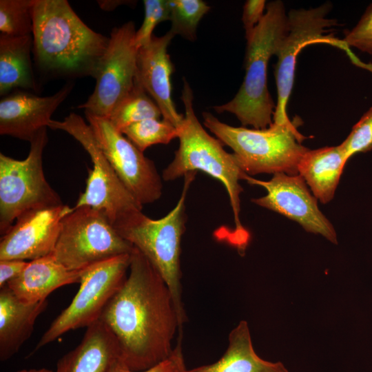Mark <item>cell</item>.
Here are the masks:
<instances>
[{
  "mask_svg": "<svg viewBox=\"0 0 372 372\" xmlns=\"http://www.w3.org/2000/svg\"><path fill=\"white\" fill-rule=\"evenodd\" d=\"M347 161L340 145L309 149L298 164V174L317 200L326 204L334 197Z\"/></svg>",
  "mask_w": 372,
  "mask_h": 372,
  "instance_id": "obj_22",
  "label": "cell"
},
{
  "mask_svg": "<svg viewBox=\"0 0 372 372\" xmlns=\"http://www.w3.org/2000/svg\"><path fill=\"white\" fill-rule=\"evenodd\" d=\"M174 37L170 30L160 37L153 35L148 43L138 48L135 81L158 106L163 119L179 128L184 115L177 112L172 98L174 68L167 52Z\"/></svg>",
  "mask_w": 372,
  "mask_h": 372,
  "instance_id": "obj_17",
  "label": "cell"
},
{
  "mask_svg": "<svg viewBox=\"0 0 372 372\" xmlns=\"http://www.w3.org/2000/svg\"><path fill=\"white\" fill-rule=\"evenodd\" d=\"M203 117L205 127L233 150L245 174H298V164L309 149L301 144L304 137L292 122L249 129L229 125L209 112H203Z\"/></svg>",
  "mask_w": 372,
  "mask_h": 372,
  "instance_id": "obj_6",
  "label": "cell"
},
{
  "mask_svg": "<svg viewBox=\"0 0 372 372\" xmlns=\"http://www.w3.org/2000/svg\"><path fill=\"white\" fill-rule=\"evenodd\" d=\"M131 254L104 260L84 270L76 294L53 320L32 353L71 330L88 327L99 320L103 309L127 276Z\"/></svg>",
  "mask_w": 372,
  "mask_h": 372,
  "instance_id": "obj_10",
  "label": "cell"
},
{
  "mask_svg": "<svg viewBox=\"0 0 372 372\" xmlns=\"http://www.w3.org/2000/svg\"><path fill=\"white\" fill-rule=\"evenodd\" d=\"M340 145L347 160L355 154L372 149V106L353 126L347 138Z\"/></svg>",
  "mask_w": 372,
  "mask_h": 372,
  "instance_id": "obj_29",
  "label": "cell"
},
{
  "mask_svg": "<svg viewBox=\"0 0 372 372\" xmlns=\"http://www.w3.org/2000/svg\"><path fill=\"white\" fill-rule=\"evenodd\" d=\"M288 31V17L282 1L267 3L264 17L246 38L245 75L235 96L214 107L218 112L234 114L245 127L265 129L272 123L276 105L267 88V67Z\"/></svg>",
  "mask_w": 372,
  "mask_h": 372,
  "instance_id": "obj_4",
  "label": "cell"
},
{
  "mask_svg": "<svg viewBox=\"0 0 372 372\" xmlns=\"http://www.w3.org/2000/svg\"><path fill=\"white\" fill-rule=\"evenodd\" d=\"M342 41L348 47H354L372 56V3L358 23L344 32Z\"/></svg>",
  "mask_w": 372,
  "mask_h": 372,
  "instance_id": "obj_30",
  "label": "cell"
},
{
  "mask_svg": "<svg viewBox=\"0 0 372 372\" xmlns=\"http://www.w3.org/2000/svg\"><path fill=\"white\" fill-rule=\"evenodd\" d=\"M266 6L265 0H248L245 3L242 21L245 30V38L251 34L264 17Z\"/></svg>",
  "mask_w": 372,
  "mask_h": 372,
  "instance_id": "obj_32",
  "label": "cell"
},
{
  "mask_svg": "<svg viewBox=\"0 0 372 372\" xmlns=\"http://www.w3.org/2000/svg\"><path fill=\"white\" fill-rule=\"evenodd\" d=\"M170 31L189 41H194L199 21L210 10L202 0H168Z\"/></svg>",
  "mask_w": 372,
  "mask_h": 372,
  "instance_id": "obj_26",
  "label": "cell"
},
{
  "mask_svg": "<svg viewBox=\"0 0 372 372\" xmlns=\"http://www.w3.org/2000/svg\"><path fill=\"white\" fill-rule=\"evenodd\" d=\"M330 3L310 9H293L287 14L288 31L280 41L274 75L277 87V103L273 115V123H289L287 107L293 88L296 59L303 48L315 43H327L347 52L348 46L332 36L324 35L328 28L336 25V20L329 19Z\"/></svg>",
  "mask_w": 372,
  "mask_h": 372,
  "instance_id": "obj_11",
  "label": "cell"
},
{
  "mask_svg": "<svg viewBox=\"0 0 372 372\" xmlns=\"http://www.w3.org/2000/svg\"><path fill=\"white\" fill-rule=\"evenodd\" d=\"M99 320L114 336L119 361L132 371L149 369L172 353L182 331L172 293L154 266L134 247L129 274Z\"/></svg>",
  "mask_w": 372,
  "mask_h": 372,
  "instance_id": "obj_1",
  "label": "cell"
},
{
  "mask_svg": "<svg viewBox=\"0 0 372 372\" xmlns=\"http://www.w3.org/2000/svg\"><path fill=\"white\" fill-rule=\"evenodd\" d=\"M48 300L26 303L7 287L0 289V360L10 359L31 336Z\"/></svg>",
  "mask_w": 372,
  "mask_h": 372,
  "instance_id": "obj_20",
  "label": "cell"
},
{
  "mask_svg": "<svg viewBox=\"0 0 372 372\" xmlns=\"http://www.w3.org/2000/svg\"><path fill=\"white\" fill-rule=\"evenodd\" d=\"M34 0H1L0 32L8 36L32 35Z\"/></svg>",
  "mask_w": 372,
  "mask_h": 372,
  "instance_id": "obj_27",
  "label": "cell"
},
{
  "mask_svg": "<svg viewBox=\"0 0 372 372\" xmlns=\"http://www.w3.org/2000/svg\"><path fill=\"white\" fill-rule=\"evenodd\" d=\"M23 160L0 153V234L3 236L23 214L36 209L63 205L48 183L43 169V153L48 143L47 128L30 141Z\"/></svg>",
  "mask_w": 372,
  "mask_h": 372,
  "instance_id": "obj_7",
  "label": "cell"
},
{
  "mask_svg": "<svg viewBox=\"0 0 372 372\" xmlns=\"http://www.w3.org/2000/svg\"><path fill=\"white\" fill-rule=\"evenodd\" d=\"M242 180L267 191L265 196L253 198L252 203L297 222L308 232L320 234L330 242L338 243L334 227L319 209L317 198L299 174L276 173L267 181L245 174Z\"/></svg>",
  "mask_w": 372,
  "mask_h": 372,
  "instance_id": "obj_14",
  "label": "cell"
},
{
  "mask_svg": "<svg viewBox=\"0 0 372 372\" xmlns=\"http://www.w3.org/2000/svg\"><path fill=\"white\" fill-rule=\"evenodd\" d=\"M32 19L34 59L43 73L94 78L109 37L89 28L66 0H34Z\"/></svg>",
  "mask_w": 372,
  "mask_h": 372,
  "instance_id": "obj_2",
  "label": "cell"
},
{
  "mask_svg": "<svg viewBox=\"0 0 372 372\" xmlns=\"http://www.w3.org/2000/svg\"><path fill=\"white\" fill-rule=\"evenodd\" d=\"M72 207L62 205L28 211L1 236L0 260H35L53 253L63 218Z\"/></svg>",
  "mask_w": 372,
  "mask_h": 372,
  "instance_id": "obj_15",
  "label": "cell"
},
{
  "mask_svg": "<svg viewBox=\"0 0 372 372\" xmlns=\"http://www.w3.org/2000/svg\"><path fill=\"white\" fill-rule=\"evenodd\" d=\"M121 132L142 152L154 145L167 144L178 138L179 134L178 128L160 118H148L134 123Z\"/></svg>",
  "mask_w": 372,
  "mask_h": 372,
  "instance_id": "obj_25",
  "label": "cell"
},
{
  "mask_svg": "<svg viewBox=\"0 0 372 372\" xmlns=\"http://www.w3.org/2000/svg\"><path fill=\"white\" fill-rule=\"evenodd\" d=\"M48 127L73 136L90 155L93 167L89 169L85 191L72 207L87 206L102 211L114 225L127 216L142 211L143 205L127 190L101 150L89 124L75 113L63 121L52 120Z\"/></svg>",
  "mask_w": 372,
  "mask_h": 372,
  "instance_id": "obj_9",
  "label": "cell"
},
{
  "mask_svg": "<svg viewBox=\"0 0 372 372\" xmlns=\"http://www.w3.org/2000/svg\"><path fill=\"white\" fill-rule=\"evenodd\" d=\"M181 99L185 115L178 128L179 146L172 162L163 170L165 181L176 180L189 172L202 171L220 181L230 200L235 228L232 231L242 243H246L249 233L240 220V194L243 192L239 181L245 174L238 166L233 154L227 152L223 143L209 135L195 114L193 107V92L183 79Z\"/></svg>",
  "mask_w": 372,
  "mask_h": 372,
  "instance_id": "obj_3",
  "label": "cell"
},
{
  "mask_svg": "<svg viewBox=\"0 0 372 372\" xmlns=\"http://www.w3.org/2000/svg\"><path fill=\"white\" fill-rule=\"evenodd\" d=\"M195 172L184 176L183 192L176 206L165 216L152 219L142 211L134 212L114 227L154 266L173 296L180 328L187 318L182 300L181 241L186 229L185 200Z\"/></svg>",
  "mask_w": 372,
  "mask_h": 372,
  "instance_id": "obj_5",
  "label": "cell"
},
{
  "mask_svg": "<svg viewBox=\"0 0 372 372\" xmlns=\"http://www.w3.org/2000/svg\"><path fill=\"white\" fill-rule=\"evenodd\" d=\"M134 24L128 21L114 28L94 79L96 84L87 100L78 106L85 112L108 118L134 86L138 48Z\"/></svg>",
  "mask_w": 372,
  "mask_h": 372,
  "instance_id": "obj_12",
  "label": "cell"
},
{
  "mask_svg": "<svg viewBox=\"0 0 372 372\" xmlns=\"http://www.w3.org/2000/svg\"><path fill=\"white\" fill-rule=\"evenodd\" d=\"M85 269L70 270L50 254L28 262L23 271L6 286L21 301L36 303L46 300L59 287L79 283Z\"/></svg>",
  "mask_w": 372,
  "mask_h": 372,
  "instance_id": "obj_18",
  "label": "cell"
},
{
  "mask_svg": "<svg viewBox=\"0 0 372 372\" xmlns=\"http://www.w3.org/2000/svg\"><path fill=\"white\" fill-rule=\"evenodd\" d=\"M74 84L68 82L50 96H39L16 90L0 101V134L30 141L41 129L48 127L52 114L66 99Z\"/></svg>",
  "mask_w": 372,
  "mask_h": 372,
  "instance_id": "obj_16",
  "label": "cell"
},
{
  "mask_svg": "<svg viewBox=\"0 0 372 372\" xmlns=\"http://www.w3.org/2000/svg\"><path fill=\"white\" fill-rule=\"evenodd\" d=\"M117 360L116 340L99 320L87 327L80 344L58 360L54 372H107Z\"/></svg>",
  "mask_w": 372,
  "mask_h": 372,
  "instance_id": "obj_19",
  "label": "cell"
},
{
  "mask_svg": "<svg viewBox=\"0 0 372 372\" xmlns=\"http://www.w3.org/2000/svg\"><path fill=\"white\" fill-rule=\"evenodd\" d=\"M186 368L183 355L180 340L178 341L171 355L160 364L144 371H132L119 360L115 362L107 372H180Z\"/></svg>",
  "mask_w": 372,
  "mask_h": 372,
  "instance_id": "obj_31",
  "label": "cell"
},
{
  "mask_svg": "<svg viewBox=\"0 0 372 372\" xmlns=\"http://www.w3.org/2000/svg\"><path fill=\"white\" fill-rule=\"evenodd\" d=\"M130 1H123V0H103L97 1V3L100 8L106 11L113 10L118 6L125 4L130 3Z\"/></svg>",
  "mask_w": 372,
  "mask_h": 372,
  "instance_id": "obj_34",
  "label": "cell"
},
{
  "mask_svg": "<svg viewBox=\"0 0 372 372\" xmlns=\"http://www.w3.org/2000/svg\"><path fill=\"white\" fill-rule=\"evenodd\" d=\"M16 372H52V371L45 368H41V369H21Z\"/></svg>",
  "mask_w": 372,
  "mask_h": 372,
  "instance_id": "obj_35",
  "label": "cell"
},
{
  "mask_svg": "<svg viewBox=\"0 0 372 372\" xmlns=\"http://www.w3.org/2000/svg\"><path fill=\"white\" fill-rule=\"evenodd\" d=\"M32 35H0V95L37 89L32 60Z\"/></svg>",
  "mask_w": 372,
  "mask_h": 372,
  "instance_id": "obj_23",
  "label": "cell"
},
{
  "mask_svg": "<svg viewBox=\"0 0 372 372\" xmlns=\"http://www.w3.org/2000/svg\"><path fill=\"white\" fill-rule=\"evenodd\" d=\"M85 114L101 150L135 199L142 205L159 199L163 183L154 162L108 118Z\"/></svg>",
  "mask_w": 372,
  "mask_h": 372,
  "instance_id": "obj_13",
  "label": "cell"
},
{
  "mask_svg": "<svg viewBox=\"0 0 372 372\" xmlns=\"http://www.w3.org/2000/svg\"><path fill=\"white\" fill-rule=\"evenodd\" d=\"M161 112L145 90L135 81L129 94L116 106L108 118L119 131L148 118H160Z\"/></svg>",
  "mask_w": 372,
  "mask_h": 372,
  "instance_id": "obj_24",
  "label": "cell"
},
{
  "mask_svg": "<svg viewBox=\"0 0 372 372\" xmlns=\"http://www.w3.org/2000/svg\"><path fill=\"white\" fill-rule=\"evenodd\" d=\"M145 16L142 25L136 31L134 43L137 48L148 43L153 37L155 27L169 20L168 0H144Z\"/></svg>",
  "mask_w": 372,
  "mask_h": 372,
  "instance_id": "obj_28",
  "label": "cell"
},
{
  "mask_svg": "<svg viewBox=\"0 0 372 372\" xmlns=\"http://www.w3.org/2000/svg\"><path fill=\"white\" fill-rule=\"evenodd\" d=\"M180 372H289L280 362L262 359L255 352L247 322L241 320L228 336V346L216 362Z\"/></svg>",
  "mask_w": 372,
  "mask_h": 372,
  "instance_id": "obj_21",
  "label": "cell"
},
{
  "mask_svg": "<svg viewBox=\"0 0 372 372\" xmlns=\"http://www.w3.org/2000/svg\"><path fill=\"white\" fill-rule=\"evenodd\" d=\"M28 262L21 260H0V289L17 278L25 268Z\"/></svg>",
  "mask_w": 372,
  "mask_h": 372,
  "instance_id": "obj_33",
  "label": "cell"
},
{
  "mask_svg": "<svg viewBox=\"0 0 372 372\" xmlns=\"http://www.w3.org/2000/svg\"><path fill=\"white\" fill-rule=\"evenodd\" d=\"M134 249L102 211L83 206L72 207V211L63 218L52 254L68 269L81 271L104 260L131 254Z\"/></svg>",
  "mask_w": 372,
  "mask_h": 372,
  "instance_id": "obj_8",
  "label": "cell"
}]
</instances>
